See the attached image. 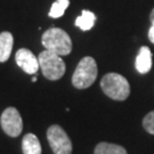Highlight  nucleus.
Instances as JSON below:
<instances>
[{
  "label": "nucleus",
  "instance_id": "1",
  "mask_svg": "<svg viewBox=\"0 0 154 154\" xmlns=\"http://www.w3.org/2000/svg\"><path fill=\"white\" fill-rule=\"evenodd\" d=\"M41 40L46 50H50L60 56H66L72 51L71 38L62 29H48L44 32Z\"/></svg>",
  "mask_w": 154,
  "mask_h": 154
},
{
  "label": "nucleus",
  "instance_id": "2",
  "mask_svg": "<svg viewBox=\"0 0 154 154\" xmlns=\"http://www.w3.org/2000/svg\"><path fill=\"white\" fill-rule=\"evenodd\" d=\"M100 87L106 96L114 100H125L130 95L128 80L118 73L105 74L100 80Z\"/></svg>",
  "mask_w": 154,
  "mask_h": 154
},
{
  "label": "nucleus",
  "instance_id": "3",
  "mask_svg": "<svg viewBox=\"0 0 154 154\" xmlns=\"http://www.w3.org/2000/svg\"><path fill=\"white\" fill-rule=\"evenodd\" d=\"M97 64L93 57H83L75 67L72 75V83L78 89H86L90 87L97 78Z\"/></svg>",
  "mask_w": 154,
  "mask_h": 154
},
{
  "label": "nucleus",
  "instance_id": "4",
  "mask_svg": "<svg viewBox=\"0 0 154 154\" xmlns=\"http://www.w3.org/2000/svg\"><path fill=\"white\" fill-rule=\"evenodd\" d=\"M39 66L45 78L48 80H58L65 73V63L62 60V56L57 55L50 50H45L38 56Z\"/></svg>",
  "mask_w": 154,
  "mask_h": 154
},
{
  "label": "nucleus",
  "instance_id": "5",
  "mask_svg": "<svg viewBox=\"0 0 154 154\" xmlns=\"http://www.w3.org/2000/svg\"><path fill=\"white\" fill-rule=\"evenodd\" d=\"M47 138L55 154H72V142L62 127L50 126L47 130Z\"/></svg>",
  "mask_w": 154,
  "mask_h": 154
},
{
  "label": "nucleus",
  "instance_id": "6",
  "mask_svg": "<svg viewBox=\"0 0 154 154\" xmlns=\"http://www.w3.org/2000/svg\"><path fill=\"white\" fill-rule=\"evenodd\" d=\"M2 130L11 137H17L23 130V121L20 112L15 107H7L0 118Z\"/></svg>",
  "mask_w": 154,
  "mask_h": 154
},
{
  "label": "nucleus",
  "instance_id": "7",
  "mask_svg": "<svg viewBox=\"0 0 154 154\" xmlns=\"http://www.w3.org/2000/svg\"><path fill=\"white\" fill-rule=\"evenodd\" d=\"M15 60H16L17 65L28 74H35L40 69L38 58L34 56L31 50L26 48H21L17 50Z\"/></svg>",
  "mask_w": 154,
  "mask_h": 154
},
{
  "label": "nucleus",
  "instance_id": "8",
  "mask_svg": "<svg viewBox=\"0 0 154 154\" xmlns=\"http://www.w3.org/2000/svg\"><path fill=\"white\" fill-rule=\"evenodd\" d=\"M136 69L140 74H146L152 69V53L146 46L140 47L136 57Z\"/></svg>",
  "mask_w": 154,
  "mask_h": 154
},
{
  "label": "nucleus",
  "instance_id": "9",
  "mask_svg": "<svg viewBox=\"0 0 154 154\" xmlns=\"http://www.w3.org/2000/svg\"><path fill=\"white\" fill-rule=\"evenodd\" d=\"M14 45V38L11 32L0 33V62L4 63L11 57V50Z\"/></svg>",
  "mask_w": 154,
  "mask_h": 154
},
{
  "label": "nucleus",
  "instance_id": "10",
  "mask_svg": "<svg viewBox=\"0 0 154 154\" xmlns=\"http://www.w3.org/2000/svg\"><path fill=\"white\" fill-rule=\"evenodd\" d=\"M22 151L23 154H41L42 151L39 138L33 134L25 135L22 140Z\"/></svg>",
  "mask_w": 154,
  "mask_h": 154
},
{
  "label": "nucleus",
  "instance_id": "11",
  "mask_svg": "<svg viewBox=\"0 0 154 154\" xmlns=\"http://www.w3.org/2000/svg\"><path fill=\"white\" fill-rule=\"evenodd\" d=\"M96 21V15L91 13L90 11H82L81 15L79 17H77L75 20V26L82 30V31H88L90 29H93L94 24Z\"/></svg>",
  "mask_w": 154,
  "mask_h": 154
},
{
  "label": "nucleus",
  "instance_id": "12",
  "mask_svg": "<svg viewBox=\"0 0 154 154\" xmlns=\"http://www.w3.org/2000/svg\"><path fill=\"white\" fill-rule=\"evenodd\" d=\"M95 154H128L125 147L111 143H99L95 147Z\"/></svg>",
  "mask_w": 154,
  "mask_h": 154
},
{
  "label": "nucleus",
  "instance_id": "13",
  "mask_svg": "<svg viewBox=\"0 0 154 154\" xmlns=\"http://www.w3.org/2000/svg\"><path fill=\"white\" fill-rule=\"evenodd\" d=\"M69 5H70V0H56L51 6L48 15L51 18H58L63 16Z\"/></svg>",
  "mask_w": 154,
  "mask_h": 154
},
{
  "label": "nucleus",
  "instance_id": "14",
  "mask_svg": "<svg viewBox=\"0 0 154 154\" xmlns=\"http://www.w3.org/2000/svg\"><path fill=\"white\" fill-rule=\"evenodd\" d=\"M143 127L146 131L154 135V111L147 113L143 120Z\"/></svg>",
  "mask_w": 154,
  "mask_h": 154
},
{
  "label": "nucleus",
  "instance_id": "15",
  "mask_svg": "<svg viewBox=\"0 0 154 154\" xmlns=\"http://www.w3.org/2000/svg\"><path fill=\"white\" fill-rule=\"evenodd\" d=\"M149 41L154 45V22H152V25L149 30Z\"/></svg>",
  "mask_w": 154,
  "mask_h": 154
},
{
  "label": "nucleus",
  "instance_id": "16",
  "mask_svg": "<svg viewBox=\"0 0 154 154\" xmlns=\"http://www.w3.org/2000/svg\"><path fill=\"white\" fill-rule=\"evenodd\" d=\"M149 18H151V22H154V9L152 11L151 15H149Z\"/></svg>",
  "mask_w": 154,
  "mask_h": 154
},
{
  "label": "nucleus",
  "instance_id": "17",
  "mask_svg": "<svg viewBox=\"0 0 154 154\" xmlns=\"http://www.w3.org/2000/svg\"><path fill=\"white\" fill-rule=\"evenodd\" d=\"M35 81H37V77L32 78V82H35Z\"/></svg>",
  "mask_w": 154,
  "mask_h": 154
}]
</instances>
